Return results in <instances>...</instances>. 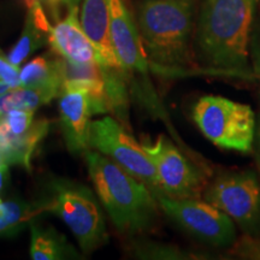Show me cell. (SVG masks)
I'll return each mask as SVG.
<instances>
[{"label": "cell", "instance_id": "obj_2", "mask_svg": "<svg viewBox=\"0 0 260 260\" xmlns=\"http://www.w3.org/2000/svg\"><path fill=\"white\" fill-rule=\"evenodd\" d=\"M258 0H205L198 44L211 68L243 73L248 63L251 28Z\"/></svg>", "mask_w": 260, "mask_h": 260}, {"label": "cell", "instance_id": "obj_25", "mask_svg": "<svg viewBox=\"0 0 260 260\" xmlns=\"http://www.w3.org/2000/svg\"><path fill=\"white\" fill-rule=\"evenodd\" d=\"M258 158H259V162H260V125H259V130H258Z\"/></svg>", "mask_w": 260, "mask_h": 260}, {"label": "cell", "instance_id": "obj_20", "mask_svg": "<svg viewBox=\"0 0 260 260\" xmlns=\"http://www.w3.org/2000/svg\"><path fill=\"white\" fill-rule=\"evenodd\" d=\"M237 253L249 259H260V240L245 239L239 245Z\"/></svg>", "mask_w": 260, "mask_h": 260}, {"label": "cell", "instance_id": "obj_19", "mask_svg": "<svg viewBox=\"0 0 260 260\" xmlns=\"http://www.w3.org/2000/svg\"><path fill=\"white\" fill-rule=\"evenodd\" d=\"M19 74H21V70L18 69L17 65L12 64L9 58H6L0 51V81L8 83L12 89L18 88L21 87Z\"/></svg>", "mask_w": 260, "mask_h": 260}, {"label": "cell", "instance_id": "obj_8", "mask_svg": "<svg viewBox=\"0 0 260 260\" xmlns=\"http://www.w3.org/2000/svg\"><path fill=\"white\" fill-rule=\"evenodd\" d=\"M142 147L154 164L162 194L181 199L200 197L206 176L170 140L160 135L153 142H142Z\"/></svg>", "mask_w": 260, "mask_h": 260}, {"label": "cell", "instance_id": "obj_15", "mask_svg": "<svg viewBox=\"0 0 260 260\" xmlns=\"http://www.w3.org/2000/svg\"><path fill=\"white\" fill-rule=\"evenodd\" d=\"M77 252L53 228L30 222V256L34 260L76 259Z\"/></svg>", "mask_w": 260, "mask_h": 260}, {"label": "cell", "instance_id": "obj_1", "mask_svg": "<svg viewBox=\"0 0 260 260\" xmlns=\"http://www.w3.org/2000/svg\"><path fill=\"white\" fill-rule=\"evenodd\" d=\"M84 159L98 198L119 233L136 235L153 225L159 207L153 191L100 152L88 149Z\"/></svg>", "mask_w": 260, "mask_h": 260}, {"label": "cell", "instance_id": "obj_6", "mask_svg": "<svg viewBox=\"0 0 260 260\" xmlns=\"http://www.w3.org/2000/svg\"><path fill=\"white\" fill-rule=\"evenodd\" d=\"M89 146L116 161L132 176L145 183L153 194L161 193L154 164L142 145L112 117L90 123Z\"/></svg>", "mask_w": 260, "mask_h": 260}, {"label": "cell", "instance_id": "obj_4", "mask_svg": "<svg viewBox=\"0 0 260 260\" xmlns=\"http://www.w3.org/2000/svg\"><path fill=\"white\" fill-rule=\"evenodd\" d=\"M39 214H57L69 226L83 252L89 253L109 240L105 217L99 201L88 187L67 178H53L35 203Z\"/></svg>", "mask_w": 260, "mask_h": 260}, {"label": "cell", "instance_id": "obj_10", "mask_svg": "<svg viewBox=\"0 0 260 260\" xmlns=\"http://www.w3.org/2000/svg\"><path fill=\"white\" fill-rule=\"evenodd\" d=\"M110 35L113 51L125 75L148 71V57L134 19L122 0H110Z\"/></svg>", "mask_w": 260, "mask_h": 260}, {"label": "cell", "instance_id": "obj_3", "mask_svg": "<svg viewBox=\"0 0 260 260\" xmlns=\"http://www.w3.org/2000/svg\"><path fill=\"white\" fill-rule=\"evenodd\" d=\"M193 0H146L139 6L138 25L148 60L159 70L190 64Z\"/></svg>", "mask_w": 260, "mask_h": 260}, {"label": "cell", "instance_id": "obj_13", "mask_svg": "<svg viewBox=\"0 0 260 260\" xmlns=\"http://www.w3.org/2000/svg\"><path fill=\"white\" fill-rule=\"evenodd\" d=\"M48 130L50 122L47 119H40L32 123L23 134L15 135L0 121V153L6 164H18L30 170L35 149L47 135Z\"/></svg>", "mask_w": 260, "mask_h": 260}, {"label": "cell", "instance_id": "obj_26", "mask_svg": "<svg viewBox=\"0 0 260 260\" xmlns=\"http://www.w3.org/2000/svg\"><path fill=\"white\" fill-rule=\"evenodd\" d=\"M4 162H5V160H4V157H3V154L0 153V165L4 164Z\"/></svg>", "mask_w": 260, "mask_h": 260}, {"label": "cell", "instance_id": "obj_5", "mask_svg": "<svg viewBox=\"0 0 260 260\" xmlns=\"http://www.w3.org/2000/svg\"><path fill=\"white\" fill-rule=\"evenodd\" d=\"M200 132L217 147L248 153L255 141V115L252 107L219 95H205L193 107Z\"/></svg>", "mask_w": 260, "mask_h": 260}, {"label": "cell", "instance_id": "obj_9", "mask_svg": "<svg viewBox=\"0 0 260 260\" xmlns=\"http://www.w3.org/2000/svg\"><path fill=\"white\" fill-rule=\"evenodd\" d=\"M205 200L248 232L259 224L260 183L254 172H233L219 176L205 191Z\"/></svg>", "mask_w": 260, "mask_h": 260}, {"label": "cell", "instance_id": "obj_7", "mask_svg": "<svg viewBox=\"0 0 260 260\" xmlns=\"http://www.w3.org/2000/svg\"><path fill=\"white\" fill-rule=\"evenodd\" d=\"M154 197L162 212L195 239L218 247L230 246L236 241L234 220L206 200L171 198L162 193Z\"/></svg>", "mask_w": 260, "mask_h": 260}, {"label": "cell", "instance_id": "obj_14", "mask_svg": "<svg viewBox=\"0 0 260 260\" xmlns=\"http://www.w3.org/2000/svg\"><path fill=\"white\" fill-rule=\"evenodd\" d=\"M28 10L23 32L8 56L9 60L17 67L45 44V39L47 38L48 40L51 30V24L48 23L40 0L35 2Z\"/></svg>", "mask_w": 260, "mask_h": 260}, {"label": "cell", "instance_id": "obj_17", "mask_svg": "<svg viewBox=\"0 0 260 260\" xmlns=\"http://www.w3.org/2000/svg\"><path fill=\"white\" fill-rule=\"evenodd\" d=\"M39 212L35 204L22 200L0 201V237H12L24 229Z\"/></svg>", "mask_w": 260, "mask_h": 260}, {"label": "cell", "instance_id": "obj_22", "mask_svg": "<svg viewBox=\"0 0 260 260\" xmlns=\"http://www.w3.org/2000/svg\"><path fill=\"white\" fill-rule=\"evenodd\" d=\"M254 73L256 76L260 77V47L254 53Z\"/></svg>", "mask_w": 260, "mask_h": 260}, {"label": "cell", "instance_id": "obj_24", "mask_svg": "<svg viewBox=\"0 0 260 260\" xmlns=\"http://www.w3.org/2000/svg\"><path fill=\"white\" fill-rule=\"evenodd\" d=\"M11 89L12 88L9 86L8 83H5V82H3V81H0V95H3V94L10 92V90H11Z\"/></svg>", "mask_w": 260, "mask_h": 260}, {"label": "cell", "instance_id": "obj_23", "mask_svg": "<svg viewBox=\"0 0 260 260\" xmlns=\"http://www.w3.org/2000/svg\"><path fill=\"white\" fill-rule=\"evenodd\" d=\"M80 0H63V6L67 8V10H69L74 6H79Z\"/></svg>", "mask_w": 260, "mask_h": 260}, {"label": "cell", "instance_id": "obj_16", "mask_svg": "<svg viewBox=\"0 0 260 260\" xmlns=\"http://www.w3.org/2000/svg\"><path fill=\"white\" fill-rule=\"evenodd\" d=\"M19 80L21 87L46 89L56 96H59L63 90L59 58L50 59L42 56L34 58L21 70Z\"/></svg>", "mask_w": 260, "mask_h": 260}, {"label": "cell", "instance_id": "obj_18", "mask_svg": "<svg viewBox=\"0 0 260 260\" xmlns=\"http://www.w3.org/2000/svg\"><path fill=\"white\" fill-rule=\"evenodd\" d=\"M34 118V111L30 110H11L6 112L2 121L10 132L15 135H21L30 128Z\"/></svg>", "mask_w": 260, "mask_h": 260}, {"label": "cell", "instance_id": "obj_11", "mask_svg": "<svg viewBox=\"0 0 260 260\" xmlns=\"http://www.w3.org/2000/svg\"><path fill=\"white\" fill-rule=\"evenodd\" d=\"M59 116L65 145L71 153L89 149V117L92 116L87 93L79 88H64L59 95Z\"/></svg>", "mask_w": 260, "mask_h": 260}, {"label": "cell", "instance_id": "obj_12", "mask_svg": "<svg viewBox=\"0 0 260 260\" xmlns=\"http://www.w3.org/2000/svg\"><path fill=\"white\" fill-rule=\"evenodd\" d=\"M48 42L52 50L73 63H94L96 52L79 19V6L68 10L67 16L51 27Z\"/></svg>", "mask_w": 260, "mask_h": 260}, {"label": "cell", "instance_id": "obj_21", "mask_svg": "<svg viewBox=\"0 0 260 260\" xmlns=\"http://www.w3.org/2000/svg\"><path fill=\"white\" fill-rule=\"evenodd\" d=\"M44 2L46 3V4L48 5V8L51 9L53 16H56V18H58L59 10L61 6H63V0H44Z\"/></svg>", "mask_w": 260, "mask_h": 260}]
</instances>
